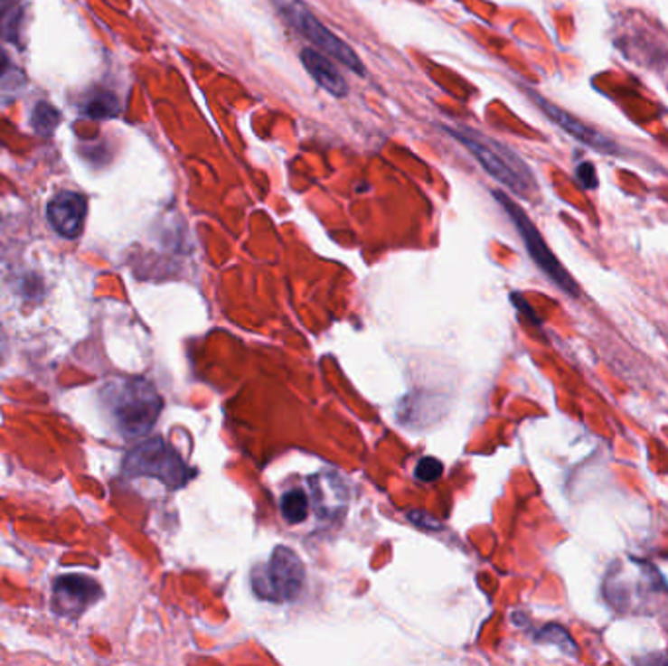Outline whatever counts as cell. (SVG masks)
Listing matches in <instances>:
<instances>
[{
    "instance_id": "obj_15",
    "label": "cell",
    "mask_w": 668,
    "mask_h": 666,
    "mask_svg": "<svg viewBox=\"0 0 668 666\" xmlns=\"http://www.w3.org/2000/svg\"><path fill=\"white\" fill-rule=\"evenodd\" d=\"M59 119H61L59 112L52 104H45V102H40L32 112V126L35 131L40 133V136H50V133H53V129L59 124Z\"/></svg>"
},
{
    "instance_id": "obj_7",
    "label": "cell",
    "mask_w": 668,
    "mask_h": 666,
    "mask_svg": "<svg viewBox=\"0 0 668 666\" xmlns=\"http://www.w3.org/2000/svg\"><path fill=\"white\" fill-rule=\"evenodd\" d=\"M528 96L540 106V110L545 116H548L553 121V124H557L565 133H569L570 137H575L582 145H587V147L598 151V153H606V155L622 153V149H619V145L614 139H610L608 136H604V133L598 131V129L582 124V121L577 119L575 116H570L569 112L561 110L559 106L551 104L550 100H545L541 94L528 90Z\"/></svg>"
},
{
    "instance_id": "obj_5",
    "label": "cell",
    "mask_w": 668,
    "mask_h": 666,
    "mask_svg": "<svg viewBox=\"0 0 668 666\" xmlns=\"http://www.w3.org/2000/svg\"><path fill=\"white\" fill-rule=\"evenodd\" d=\"M124 474L129 477H155L170 489H180L192 479L193 471L163 438H149L126 455Z\"/></svg>"
},
{
    "instance_id": "obj_16",
    "label": "cell",
    "mask_w": 668,
    "mask_h": 666,
    "mask_svg": "<svg viewBox=\"0 0 668 666\" xmlns=\"http://www.w3.org/2000/svg\"><path fill=\"white\" fill-rule=\"evenodd\" d=\"M442 474H444V465L440 459H436V457H422L415 467V477L424 483H432L436 479H440Z\"/></svg>"
},
{
    "instance_id": "obj_1",
    "label": "cell",
    "mask_w": 668,
    "mask_h": 666,
    "mask_svg": "<svg viewBox=\"0 0 668 666\" xmlns=\"http://www.w3.org/2000/svg\"><path fill=\"white\" fill-rule=\"evenodd\" d=\"M444 129L457 139L464 147L475 156V161L485 168V173L493 176L499 184L514 192L516 196L530 200L538 192V182L532 168L522 156L510 149L508 145L489 137L487 133L467 126H444Z\"/></svg>"
},
{
    "instance_id": "obj_11",
    "label": "cell",
    "mask_w": 668,
    "mask_h": 666,
    "mask_svg": "<svg viewBox=\"0 0 668 666\" xmlns=\"http://www.w3.org/2000/svg\"><path fill=\"white\" fill-rule=\"evenodd\" d=\"M309 487L313 491L311 501L317 506V514L326 520H334L336 512L343 514L346 508V489L343 481L334 474H321L309 479Z\"/></svg>"
},
{
    "instance_id": "obj_10",
    "label": "cell",
    "mask_w": 668,
    "mask_h": 666,
    "mask_svg": "<svg viewBox=\"0 0 668 666\" xmlns=\"http://www.w3.org/2000/svg\"><path fill=\"white\" fill-rule=\"evenodd\" d=\"M299 59L303 67H306V70L313 77V80L331 96H334V98H344L348 94V84L344 77L340 75V70L334 67L333 61L326 57V53L317 52L315 47H306V50H301Z\"/></svg>"
},
{
    "instance_id": "obj_12",
    "label": "cell",
    "mask_w": 668,
    "mask_h": 666,
    "mask_svg": "<svg viewBox=\"0 0 668 666\" xmlns=\"http://www.w3.org/2000/svg\"><path fill=\"white\" fill-rule=\"evenodd\" d=\"M533 641H536V643H540V645L557 647L569 659L579 657V645L575 643V639L570 637V633L567 632V629L563 625H559V624H548L545 627H541L540 632L533 635Z\"/></svg>"
},
{
    "instance_id": "obj_3",
    "label": "cell",
    "mask_w": 668,
    "mask_h": 666,
    "mask_svg": "<svg viewBox=\"0 0 668 666\" xmlns=\"http://www.w3.org/2000/svg\"><path fill=\"white\" fill-rule=\"evenodd\" d=\"M278 14L286 20L287 26L307 40L315 50L336 59L340 65L354 70L356 75H366V67L362 65L360 55L338 35L325 26L301 0H270Z\"/></svg>"
},
{
    "instance_id": "obj_8",
    "label": "cell",
    "mask_w": 668,
    "mask_h": 666,
    "mask_svg": "<svg viewBox=\"0 0 668 666\" xmlns=\"http://www.w3.org/2000/svg\"><path fill=\"white\" fill-rule=\"evenodd\" d=\"M100 586L84 575L59 577L53 585V608L61 615H79L100 598Z\"/></svg>"
},
{
    "instance_id": "obj_14",
    "label": "cell",
    "mask_w": 668,
    "mask_h": 666,
    "mask_svg": "<svg viewBox=\"0 0 668 666\" xmlns=\"http://www.w3.org/2000/svg\"><path fill=\"white\" fill-rule=\"evenodd\" d=\"M82 114L92 119H106L114 117L119 114V102L114 92L108 90H94L87 96V100L82 104Z\"/></svg>"
},
{
    "instance_id": "obj_13",
    "label": "cell",
    "mask_w": 668,
    "mask_h": 666,
    "mask_svg": "<svg viewBox=\"0 0 668 666\" xmlns=\"http://www.w3.org/2000/svg\"><path fill=\"white\" fill-rule=\"evenodd\" d=\"M279 511H282V516L287 524H301L309 516L311 496L303 489H291L279 501Z\"/></svg>"
},
{
    "instance_id": "obj_17",
    "label": "cell",
    "mask_w": 668,
    "mask_h": 666,
    "mask_svg": "<svg viewBox=\"0 0 668 666\" xmlns=\"http://www.w3.org/2000/svg\"><path fill=\"white\" fill-rule=\"evenodd\" d=\"M18 84H22V75L10 57L0 50V89H16Z\"/></svg>"
},
{
    "instance_id": "obj_19",
    "label": "cell",
    "mask_w": 668,
    "mask_h": 666,
    "mask_svg": "<svg viewBox=\"0 0 668 666\" xmlns=\"http://www.w3.org/2000/svg\"><path fill=\"white\" fill-rule=\"evenodd\" d=\"M409 520H410L412 524L419 526V528H422V530H440V528H442V524L438 522V520L432 518V516H428V514H424V512H420V511H412V512H409Z\"/></svg>"
},
{
    "instance_id": "obj_2",
    "label": "cell",
    "mask_w": 668,
    "mask_h": 666,
    "mask_svg": "<svg viewBox=\"0 0 668 666\" xmlns=\"http://www.w3.org/2000/svg\"><path fill=\"white\" fill-rule=\"evenodd\" d=\"M102 401L112 424L126 438H139L156 424L163 399L145 380H116L106 383Z\"/></svg>"
},
{
    "instance_id": "obj_6",
    "label": "cell",
    "mask_w": 668,
    "mask_h": 666,
    "mask_svg": "<svg viewBox=\"0 0 668 666\" xmlns=\"http://www.w3.org/2000/svg\"><path fill=\"white\" fill-rule=\"evenodd\" d=\"M306 583V567L294 549L278 545L266 565L252 571L254 595L270 602H291Z\"/></svg>"
},
{
    "instance_id": "obj_9",
    "label": "cell",
    "mask_w": 668,
    "mask_h": 666,
    "mask_svg": "<svg viewBox=\"0 0 668 666\" xmlns=\"http://www.w3.org/2000/svg\"><path fill=\"white\" fill-rule=\"evenodd\" d=\"M87 215V200L75 192H61L47 205V220L59 235L77 237Z\"/></svg>"
},
{
    "instance_id": "obj_20",
    "label": "cell",
    "mask_w": 668,
    "mask_h": 666,
    "mask_svg": "<svg viewBox=\"0 0 668 666\" xmlns=\"http://www.w3.org/2000/svg\"><path fill=\"white\" fill-rule=\"evenodd\" d=\"M639 662H645V664H661V662H668V651H664V655L659 657V655H651V657H645V659H639Z\"/></svg>"
},
{
    "instance_id": "obj_18",
    "label": "cell",
    "mask_w": 668,
    "mask_h": 666,
    "mask_svg": "<svg viewBox=\"0 0 668 666\" xmlns=\"http://www.w3.org/2000/svg\"><path fill=\"white\" fill-rule=\"evenodd\" d=\"M577 182L580 188L585 190H597L598 188V176H597V168H594L592 163H580L575 171Z\"/></svg>"
},
{
    "instance_id": "obj_4",
    "label": "cell",
    "mask_w": 668,
    "mask_h": 666,
    "mask_svg": "<svg viewBox=\"0 0 668 666\" xmlns=\"http://www.w3.org/2000/svg\"><path fill=\"white\" fill-rule=\"evenodd\" d=\"M494 200L503 205V210L508 213L510 220H513L518 235L522 237L526 245V250L530 254V258L533 260V264L550 277V282H553L563 294H567L569 297H579L580 287L579 284L570 277V274L563 268V264L555 258V254L551 252V249L548 247V242L543 240L541 233L538 231V227L532 223L530 217L526 215V211L520 208V205L506 196L504 192L494 190L493 192Z\"/></svg>"
}]
</instances>
